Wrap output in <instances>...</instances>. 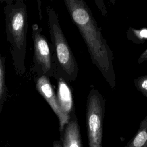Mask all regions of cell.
I'll use <instances>...</instances> for the list:
<instances>
[{"label":"cell","instance_id":"cell-1","mask_svg":"<svg viewBox=\"0 0 147 147\" xmlns=\"http://www.w3.org/2000/svg\"><path fill=\"white\" fill-rule=\"evenodd\" d=\"M65 5L78 28L88 51L90 58L111 88L115 86L113 54L90 9L83 0H65Z\"/></svg>","mask_w":147,"mask_h":147},{"label":"cell","instance_id":"cell-2","mask_svg":"<svg viewBox=\"0 0 147 147\" xmlns=\"http://www.w3.org/2000/svg\"><path fill=\"white\" fill-rule=\"evenodd\" d=\"M4 7L6 34L10 45L13 64L16 74L25 73V56L28 32V13L22 0L7 1Z\"/></svg>","mask_w":147,"mask_h":147},{"label":"cell","instance_id":"cell-3","mask_svg":"<svg viewBox=\"0 0 147 147\" xmlns=\"http://www.w3.org/2000/svg\"><path fill=\"white\" fill-rule=\"evenodd\" d=\"M47 14L54 64L53 76L56 79L61 78L69 84L77 78L78 64L61 30L55 10L47 6Z\"/></svg>","mask_w":147,"mask_h":147},{"label":"cell","instance_id":"cell-4","mask_svg":"<svg viewBox=\"0 0 147 147\" xmlns=\"http://www.w3.org/2000/svg\"><path fill=\"white\" fill-rule=\"evenodd\" d=\"M105 108L104 97L95 88L87 96L86 124L89 147H102V134Z\"/></svg>","mask_w":147,"mask_h":147},{"label":"cell","instance_id":"cell-5","mask_svg":"<svg viewBox=\"0 0 147 147\" xmlns=\"http://www.w3.org/2000/svg\"><path fill=\"white\" fill-rule=\"evenodd\" d=\"M33 40V63L37 77L54 76V64L51 48L37 24L32 25Z\"/></svg>","mask_w":147,"mask_h":147},{"label":"cell","instance_id":"cell-6","mask_svg":"<svg viewBox=\"0 0 147 147\" xmlns=\"http://www.w3.org/2000/svg\"><path fill=\"white\" fill-rule=\"evenodd\" d=\"M36 88L57 115L59 121V130L61 133L65 125L68 123L69 119L65 116L59 106L56 95L49 78L45 76L37 77L36 81Z\"/></svg>","mask_w":147,"mask_h":147},{"label":"cell","instance_id":"cell-7","mask_svg":"<svg viewBox=\"0 0 147 147\" xmlns=\"http://www.w3.org/2000/svg\"><path fill=\"white\" fill-rule=\"evenodd\" d=\"M61 133L63 147H82L81 134L75 111L71 114L69 120Z\"/></svg>","mask_w":147,"mask_h":147},{"label":"cell","instance_id":"cell-8","mask_svg":"<svg viewBox=\"0 0 147 147\" xmlns=\"http://www.w3.org/2000/svg\"><path fill=\"white\" fill-rule=\"evenodd\" d=\"M57 80V101L62 112L69 119L71 114L75 111L71 89L69 84L63 78H59Z\"/></svg>","mask_w":147,"mask_h":147},{"label":"cell","instance_id":"cell-9","mask_svg":"<svg viewBox=\"0 0 147 147\" xmlns=\"http://www.w3.org/2000/svg\"><path fill=\"white\" fill-rule=\"evenodd\" d=\"M124 147H147V114L141 122L137 133Z\"/></svg>","mask_w":147,"mask_h":147},{"label":"cell","instance_id":"cell-10","mask_svg":"<svg viewBox=\"0 0 147 147\" xmlns=\"http://www.w3.org/2000/svg\"><path fill=\"white\" fill-rule=\"evenodd\" d=\"M5 76V58L0 53V113L4 105L6 96Z\"/></svg>","mask_w":147,"mask_h":147},{"label":"cell","instance_id":"cell-11","mask_svg":"<svg viewBox=\"0 0 147 147\" xmlns=\"http://www.w3.org/2000/svg\"><path fill=\"white\" fill-rule=\"evenodd\" d=\"M134 85L136 88L147 98V75L135 79Z\"/></svg>","mask_w":147,"mask_h":147},{"label":"cell","instance_id":"cell-12","mask_svg":"<svg viewBox=\"0 0 147 147\" xmlns=\"http://www.w3.org/2000/svg\"><path fill=\"white\" fill-rule=\"evenodd\" d=\"M147 60V48L141 53L140 57L138 59V63H141Z\"/></svg>","mask_w":147,"mask_h":147},{"label":"cell","instance_id":"cell-13","mask_svg":"<svg viewBox=\"0 0 147 147\" xmlns=\"http://www.w3.org/2000/svg\"><path fill=\"white\" fill-rule=\"evenodd\" d=\"M53 147H63V144L59 141H55L53 143Z\"/></svg>","mask_w":147,"mask_h":147}]
</instances>
